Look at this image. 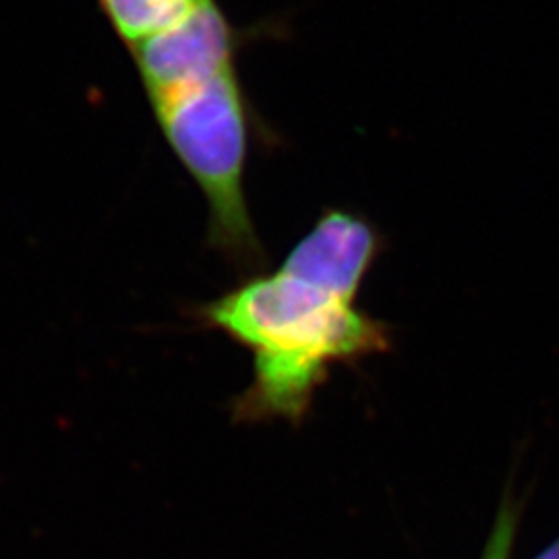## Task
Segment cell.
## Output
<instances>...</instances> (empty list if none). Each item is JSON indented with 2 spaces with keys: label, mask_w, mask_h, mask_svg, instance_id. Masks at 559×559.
Masks as SVG:
<instances>
[{
  "label": "cell",
  "mask_w": 559,
  "mask_h": 559,
  "mask_svg": "<svg viewBox=\"0 0 559 559\" xmlns=\"http://www.w3.org/2000/svg\"><path fill=\"white\" fill-rule=\"evenodd\" d=\"M380 251L371 222L330 207L274 272L245 276L189 311L198 328L218 332L253 359L249 385L230 404L235 423L299 427L332 367L390 348V330L355 305Z\"/></svg>",
  "instance_id": "6da1fadb"
},
{
  "label": "cell",
  "mask_w": 559,
  "mask_h": 559,
  "mask_svg": "<svg viewBox=\"0 0 559 559\" xmlns=\"http://www.w3.org/2000/svg\"><path fill=\"white\" fill-rule=\"evenodd\" d=\"M162 138L207 203V242L240 276L267 267L247 201L249 160L276 135L247 94L240 64L143 94Z\"/></svg>",
  "instance_id": "7a4b0ae2"
},
{
  "label": "cell",
  "mask_w": 559,
  "mask_h": 559,
  "mask_svg": "<svg viewBox=\"0 0 559 559\" xmlns=\"http://www.w3.org/2000/svg\"><path fill=\"white\" fill-rule=\"evenodd\" d=\"M270 25L239 27L218 0H205L187 20L131 48L143 94L216 75L240 64L242 50Z\"/></svg>",
  "instance_id": "3957f363"
},
{
  "label": "cell",
  "mask_w": 559,
  "mask_h": 559,
  "mask_svg": "<svg viewBox=\"0 0 559 559\" xmlns=\"http://www.w3.org/2000/svg\"><path fill=\"white\" fill-rule=\"evenodd\" d=\"M205 0H96L127 50L187 20Z\"/></svg>",
  "instance_id": "277c9868"
},
{
  "label": "cell",
  "mask_w": 559,
  "mask_h": 559,
  "mask_svg": "<svg viewBox=\"0 0 559 559\" xmlns=\"http://www.w3.org/2000/svg\"><path fill=\"white\" fill-rule=\"evenodd\" d=\"M516 524H519V510L512 503L506 501L501 506L500 514L496 520V526H493V533H491V539H489L483 559H510L512 543H514V535H516Z\"/></svg>",
  "instance_id": "5b68a950"
},
{
  "label": "cell",
  "mask_w": 559,
  "mask_h": 559,
  "mask_svg": "<svg viewBox=\"0 0 559 559\" xmlns=\"http://www.w3.org/2000/svg\"><path fill=\"white\" fill-rule=\"evenodd\" d=\"M537 559H559V539L556 543H551Z\"/></svg>",
  "instance_id": "8992f818"
}]
</instances>
